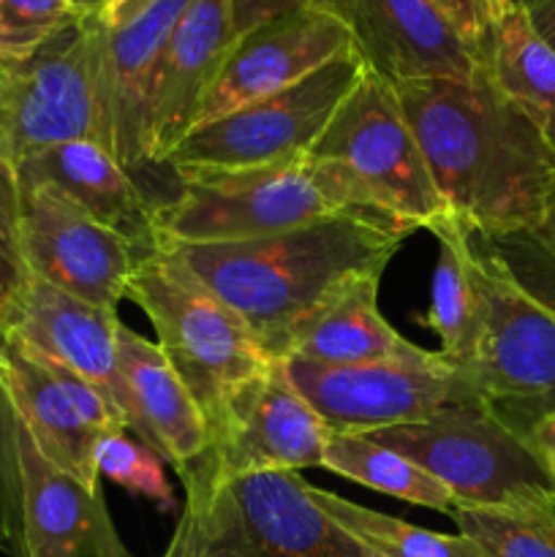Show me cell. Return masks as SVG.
Segmentation results:
<instances>
[{"label": "cell", "mask_w": 555, "mask_h": 557, "mask_svg": "<svg viewBox=\"0 0 555 557\" xmlns=\"http://www.w3.org/2000/svg\"><path fill=\"white\" fill-rule=\"evenodd\" d=\"M365 71L368 63L354 47L297 85L190 131L169 152L163 169L174 180H185L245 172L310 156Z\"/></svg>", "instance_id": "ba28073f"}, {"label": "cell", "mask_w": 555, "mask_h": 557, "mask_svg": "<svg viewBox=\"0 0 555 557\" xmlns=\"http://www.w3.org/2000/svg\"><path fill=\"white\" fill-rule=\"evenodd\" d=\"M368 438L400 451L439 479L457 509H484L555 493V479L531 441L515 433L482 400L455 403L422 422L375 430Z\"/></svg>", "instance_id": "9c48e42d"}, {"label": "cell", "mask_w": 555, "mask_h": 557, "mask_svg": "<svg viewBox=\"0 0 555 557\" xmlns=\"http://www.w3.org/2000/svg\"><path fill=\"white\" fill-rule=\"evenodd\" d=\"M234 44L232 3L194 0L174 25L147 112L150 166H163L169 152L188 136L207 87Z\"/></svg>", "instance_id": "ffe728a7"}, {"label": "cell", "mask_w": 555, "mask_h": 557, "mask_svg": "<svg viewBox=\"0 0 555 557\" xmlns=\"http://www.w3.org/2000/svg\"><path fill=\"white\" fill-rule=\"evenodd\" d=\"M452 520L488 557H555V493L484 509L460 506Z\"/></svg>", "instance_id": "83f0119b"}, {"label": "cell", "mask_w": 555, "mask_h": 557, "mask_svg": "<svg viewBox=\"0 0 555 557\" xmlns=\"http://www.w3.org/2000/svg\"><path fill=\"white\" fill-rule=\"evenodd\" d=\"M526 14H528V20H531L533 30H536L539 36L547 41V47L555 52V0L553 3L539 5V9H533V11H526Z\"/></svg>", "instance_id": "74e56055"}, {"label": "cell", "mask_w": 555, "mask_h": 557, "mask_svg": "<svg viewBox=\"0 0 555 557\" xmlns=\"http://www.w3.org/2000/svg\"><path fill=\"white\" fill-rule=\"evenodd\" d=\"M354 47L348 22L321 9L288 11L254 27L232 44L196 109L190 131L297 85Z\"/></svg>", "instance_id": "9a60e30c"}, {"label": "cell", "mask_w": 555, "mask_h": 557, "mask_svg": "<svg viewBox=\"0 0 555 557\" xmlns=\"http://www.w3.org/2000/svg\"><path fill=\"white\" fill-rule=\"evenodd\" d=\"M348 27L365 63L390 82L468 79L482 65L435 0H351Z\"/></svg>", "instance_id": "ac0fdd59"}, {"label": "cell", "mask_w": 555, "mask_h": 557, "mask_svg": "<svg viewBox=\"0 0 555 557\" xmlns=\"http://www.w3.org/2000/svg\"><path fill=\"white\" fill-rule=\"evenodd\" d=\"M118 368L134 408V435L183 471L210 449V428L185 381L156 341L120 324Z\"/></svg>", "instance_id": "7402d4cb"}, {"label": "cell", "mask_w": 555, "mask_h": 557, "mask_svg": "<svg viewBox=\"0 0 555 557\" xmlns=\"http://www.w3.org/2000/svg\"><path fill=\"white\" fill-rule=\"evenodd\" d=\"M22 250V190L16 169L0 156V313L30 281Z\"/></svg>", "instance_id": "4dcf8cb0"}, {"label": "cell", "mask_w": 555, "mask_h": 557, "mask_svg": "<svg viewBox=\"0 0 555 557\" xmlns=\"http://www.w3.org/2000/svg\"><path fill=\"white\" fill-rule=\"evenodd\" d=\"M308 495L346 536L375 557H488L462 533H439L308 484Z\"/></svg>", "instance_id": "4316f807"}, {"label": "cell", "mask_w": 555, "mask_h": 557, "mask_svg": "<svg viewBox=\"0 0 555 557\" xmlns=\"http://www.w3.org/2000/svg\"><path fill=\"white\" fill-rule=\"evenodd\" d=\"M71 5H74L82 16H101L103 11H107L109 0H71Z\"/></svg>", "instance_id": "f35d334b"}, {"label": "cell", "mask_w": 555, "mask_h": 557, "mask_svg": "<svg viewBox=\"0 0 555 557\" xmlns=\"http://www.w3.org/2000/svg\"><path fill=\"white\" fill-rule=\"evenodd\" d=\"M194 0H156L128 25H103L98 49V141L128 169L150 166L147 156V112L161 69L163 49L185 9Z\"/></svg>", "instance_id": "e0dca14e"}, {"label": "cell", "mask_w": 555, "mask_h": 557, "mask_svg": "<svg viewBox=\"0 0 555 557\" xmlns=\"http://www.w3.org/2000/svg\"><path fill=\"white\" fill-rule=\"evenodd\" d=\"M414 232L411 223L354 207L275 237L163 250L239 315L267 357L281 362L310 313L357 277L384 275Z\"/></svg>", "instance_id": "7a4b0ae2"}, {"label": "cell", "mask_w": 555, "mask_h": 557, "mask_svg": "<svg viewBox=\"0 0 555 557\" xmlns=\"http://www.w3.org/2000/svg\"><path fill=\"white\" fill-rule=\"evenodd\" d=\"M120 324L118 310L96 308L49 286L41 277H30L20 297L0 313L5 332L96 386L120 413L128 433H134V408L118 368Z\"/></svg>", "instance_id": "2e32d148"}, {"label": "cell", "mask_w": 555, "mask_h": 557, "mask_svg": "<svg viewBox=\"0 0 555 557\" xmlns=\"http://www.w3.org/2000/svg\"><path fill=\"white\" fill-rule=\"evenodd\" d=\"M177 476L185 504L163 557H368L310 500L299 473L221 476L194 460Z\"/></svg>", "instance_id": "3957f363"}, {"label": "cell", "mask_w": 555, "mask_h": 557, "mask_svg": "<svg viewBox=\"0 0 555 557\" xmlns=\"http://www.w3.org/2000/svg\"><path fill=\"white\" fill-rule=\"evenodd\" d=\"M283 368L326 430L337 435L414 424L455 403L479 400L439 351L419 346L365 364H316L288 357Z\"/></svg>", "instance_id": "8fae6325"}, {"label": "cell", "mask_w": 555, "mask_h": 557, "mask_svg": "<svg viewBox=\"0 0 555 557\" xmlns=\"http://www.w3.org/2000/svg\"><path fill=\"white\" fill-rule=\"evenodd\" d=\"M452 218L490 239L536 232L555 196V147L490 82H392Z\"/></svg>", "instance_id": "6da1fadb"}, {"label": "cell", "mask_w": 555, "mask_h": 557, "mask_svg": "<svg viewBox=\"0 0 555 557\" xmlns=\"http://www.w3.org/2000/svg\"><path fill=\"white\" fill-rule=\"evenodd\" d=\"M354 207H365L359 190L316 156L174 180V194L156 212L158 248L275 237Z\"/></svg>", "instance_id": "5b68a950"}, {"label": "cell", "mask_w": 555, "mask_h": 557, "mask_svg": "<svg viewBox=\"0 0 555 557\" xmlns=\"http://www.w3.org/2000/svg\"><path fill=\"white\" fill-rule=\"evenodd\" d=\"M5 370V357H3V330H0V373Z\"/></svg>", "instance_id": "b9f144b4"}, {"label": "cell", "mask_w": 555, "mask_h": 557, "mask_svg": "<svg viewBox=\"0 0 555 557\" xmlns=\"http://www.w3.org/2000/svg\"><path fill=\"white\" fill-rule=\"evenodd\" d=\"M310 156L341 169L365 207L433 232L449 207L433 183L395 85L368 65Z\"/></svg>", "instance_id": "52a82bcc"}, {"label": "cell", "mask_w": 555, "mask_h": 557, "mask_svg": "<svg viewBox=\"0 0 555 557\" xmlns=\"http://www.w3.org/2000/svg\"><path fill=\"white\" fill-rule=\"evenodd\" d=\"M22 250L33 277L103 310H118L141 253L44 183H20Z\"/></svg>", "instance_id": "5bb4252c"}, {"label": "cell", "mask_w": 555, "mask_h": 557, "mask_svg": "<svg viewBox=\"0 0 555 557\" xmlns=\"http://www.w3.org/2000/svg\"><path fill=\"white\" fill-rule=\"evenodd\" d=\"M479 63L555 147V52L520 9H504L479 47Z\"/></svg>", "instance_id": "cb8c5ba5"}, {"label": "cell", "mask_w": 555, "mask_h": 557, "mask_svg": "<svg viewBox=\"0 0 555 557\" xmlns=\"http://www.w3.org/2000/svg\"><path fill=\"white\" fill-rule=\"evenodd\" d=\"M365 553H368V549H365ZM368 557H375V555H370V553H368Z\"/></svg>", "instance_id": "7bdbcfd3"}, {"label": "cell", "mask_w": 555, "mask_h": 557, "mask_svg": "<svg viewBox=\"0 0 555 557\" xmlns=\"http://www.w3.org/2000/svg\"><path fill=\"white\" fill-rule=\"evenodd\" d=\"M125 297L147 315L158 348L196 397L207 428L218 422L226 400L245 381L275 362L239 315L169 250L156 248L141 256Z\"/></svg>", "instance_id": "8992f818"}, {"label": "cell", "mask_w": 555, "mask_h": 557, "mask_svg": "<svg viewBox=\"0 0 555 557\" xmlns=\"http://www.w3.org/2000/svg\"><path fill=\"white\" fill-rule=\"evenodd\" d=\"M229 3H232L234 41L254 27L264 25V22L288 14V11L321 9L348 22V9H351V0H229Z\"/></svg>", "instance_id": "d6a6232c"}, {"label": "cell", "mask_w": 555, "mask_h": 557, "mask_svg": "<svg viewBox=\"0 0 555 557\" xmlns=\"http://www.w3.org/2000/svg\"><path fill=\"white\" fill-rule=\"evenodd\" d=\"M321 468L381 495L422 506V509H433L449 517L457 509L452 493L439 479L430 476L424 468L403 457L400 451L390 449L368 435L330 433Z\"/></svg>", "instance_id": "484cf974"}, {"label": "cell", "mask_w": 555, "mask_h": 557, "mask_svg": "<svg viewBox=\"0 0 555 557\" xmlns=\"http://www.w3.org/2000/svg\"><path fill=\"white\" fill-rule=\"evenodd\" d=\"M477 335L457 373L522 438L555 413V302L522 283L495 239L468 232Z\"/></svg>", "instance_id": "277c9868"}, {"label": "cell", "mask_w": 555, "mask_h": 557, "mask_svg": "<svg viewBox=\"0 0 555 557\" xmlns=\"http://www.w3.org/2000/svg\"><path fill=\"white\" fill-rule=\"evenodd\" d=\"M441 5L446 16H449L452 25L457 27L462 38L477 49L484 44L488 33L493 30L495 20L501 16V3L498 0H435Z\"/></svg>", "instance_id": "836d02e7"}, {"label": "cell", "mask_w": 555, "mask_h": 557, "mask_svg": "<svg viewBox=\"0 0 555 557\" xmlns=\"http://www.w3.org/2000/svg\"><path fill=\"white\" fill-rule=\"evenodd\" d=\"M3 357L16 417L38 451L87 490H101L96 473L98 444L107 435L128 430L112 403L96 386L49 362L5 330Z\"/></svg>", "instance_id": "4fadbf2b"}, {"label": "cell", "mask_w": 555, "mask_h": 557, "mask_svg": "<svg viewBox=\"0 0 555 557\" xmlns=\"http://www.w3.org/2000/svg\"><path fill=\"white\" fill-rule=\"evenodd\" d=\"M11 557H27V553H25V547H22V542H20V536H16V542H14V547H11V553H9Z\"/></svg>", "instance_id": "60d3db41"}, {"label": "cell", "mask_w": 555, "mask_h": 557, "mask_svg": "<svg viewBox=\"0 0 555 557\" xmlns=\"http://www.w3.org/2000/svg\"><path fill=\"white\" fill-rule=\"evenodd\" d=\"M76 20L71 0H0V63L30 58Z\"/></svg>", "instance_id": "f546056e"}, {"label": "cell", "mask_w": 555, "mask_h": 557, "mask_svg": "<svg viewBox=\"0 0 555 557\" xmlns=\"http://www.w3.org/2000/svg\"><path fill=\"white\" fill-rule=\"evenodd\" d=\"M22 528L27 557H134L118 536L101 490L47 460L20 422Z\"/></svg>", "instance_id": "d6986e66"}, {"label": "cell", "mask_w": 555, "mask_h": 557, "mask_svg": "<svg viewBox=\"0 0 555 557\" xmlns=\"http://www.w3.org/2000/svg\"><path fill=\"white\" fill-rule=\"evenodd\" d=\"M156 0H109L107 11L101 14V22L109 27V30H118V27L128 25L136 16L145 14Z\"/></svg>", "instance_id": "d590c367"}, {"label": "cell", "mask_w": 555, "mask_h": 557, "mask_svg": "<svg viewBox=\"0 0 555 557\" xmlns=\"http://www.w3.org/2000/svg\"><path fill=\"white\" fill-rule=\"evenodd\" d=\"M20 417L11 400L5 375L0 373V549L11 553L22 528Z\"/></svg>", "instance_id": "1f68e13d"}, {"label": "cell", "mask_w": 555, "mask_h": 557, "mask_svg": "<svg viewBox=\"0 0 555 557\" xmlns=\"http://www.w3.org/2000/svg\"><path fill=\"white\" fill-rule=\"evenodd\" d=\"M528 441H531V446L536 449V455L542 457V462H544V468L550 471V476L555 479V413L544 417L542 422L531 430Z\"/></svg>", "instance_id": "e575fe53"}, {"label": "cell", "mask_w": 555, "mask_h": 557, "mask_svg": "<svg viewBox=\"0 0 555 557\" xmlns=\"http://www.w3.org/2000/svg\"><path fill=\"white\" fill-rule=\"evenodd\" d=\"M101 16H82L16 63H0V156L27 158L79 139H96Z\"/></svg>", "instance_id": "30bf717a"}, {"label": "cell", "mask_w": 555, "mask_h": 557, "mask_svg": "<svg viewBox=\"0 0 555 557\" xmlns=\"http://www.w3.org/2000/svg\"><path fill=\"white\" fill-rule=\"evenodd\" d=\"M531 239H533V245L542 250V256L547 259V264L553 267V272H555V196H553V201H550L547 212H544V221L539 223L536 232H531Z\"/></svg>", "instance_id": "8d00e7d4"}, {"label": "cell", "mask_w": 555, "mask_h": 557, "mask_svg": "<svg viewBox=\"0 0 555 557\" xmlns=\"http://www.w3.org/2000/svg\"><path fill=\"white\" fill-rule=\"evenodd\" d=\"M20 183H44L128 239L141 256L158 248V201L134 174L96 139L69 141L27 158L16 166Z\"/></svg>", "instance_id": "44dd1931"}, {"label": "cell", "mask_w": 555, "mask_h": 557, "mask_svg": "<svg viewBox=\"0 0 555 557\" xmlns=\"http://www.w3.org/2000/svg\"><path fill=\"white\" fill-rule=\"evenodd\" d=\"M96 473L98 479L118 484L128 493L147 498L161 511L177 509V498L166 479L163 457L141 444L139 438H131L128 430L107 435L96 449Z\"/></svg>", "instance_id": "f1b7e54d"}, {"label": "cell", "mask_w": 555, "mask_h": 557, "mask_svg": "<svg viewBox=\"0 0 555 557\" xmlns=\"http://www.w3.org/2000/svg\"><path fill=\"white\" fill-rule=\"evenodd\" d=\"M501 9H520V11H533L544 3H553V0H498Z\"/></svg>", "instance_id": "ab89813d"}, {"label": "cell", "mask_w": 555, "mask_h": 557, "mask_svg": "<svg viewBox=\"0 0 555 557\" xmlns=\"http://www.w3.org/2000/svg\"><path fill=\"white\" fill-rule=\"evenodd\" d=\"M381 275H365L343 286L310 313L292 335L286 357L316 364H365L411 351L406 341L379 310ZM281 359V362H283Z\"/></svg>", "instance_id": "603a6c76"}, {"label": "cell", "mask_w": 555, "mask_h": 557, "mask_svg": "<svg viewBox=\"0 0 555 557\" xmlns=\"http://www.w3.org/2000/svg\"><path fill=\"white\" fill-rule=\"evenodd\" d=\"M439 239V259L433 270V292L430 308L419 315V324L435 332L441 343V357L460 368L471 351L477 335V283H473L471 261H468V228L449 218L433 228Z\"/></svg>", "instance_id": "d4e9b609"}, {"label": "cell", "mask_w": 555, "mask_h": 557, "mask_svg": "<svg viewBox=\"0 0 555 557\" xmlns=\"http://www.w3.org/2000/svg\"><path fill=\"white\" fill-rule=\"evenodd\" d=\"M330 430L283 362H270L226 400L199 457L221 476L321 468Z\"/></svg>", "instance_id": "7c38bea8"}]
</instances>
